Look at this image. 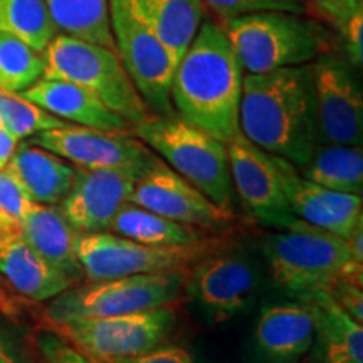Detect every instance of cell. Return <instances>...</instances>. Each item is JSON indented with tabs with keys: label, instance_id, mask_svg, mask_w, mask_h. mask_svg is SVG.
I'll list each match as a JSON object with an SVG mask.
<instances>
[{
	"label": "cell",
	"instance_id": "cell-35",
	"mask_svg": "<svg viewBox=\"0 0 363 363\" xmlns=\"http://www.w3.org/2000/svg\"><path fill=\"white\" fill-rule=\"evenodd\" d=\"M113 363H197L195 358L180 347L152 348V350L140 353L135 357L118 358Z\"/></svg>",
	"mask_w": 363,
	"mask_h": 363
},
{
	"label": "cell",
	"instance_id": "cell-19",
	"mask_svg": "<svg viewBox=\"0 0 363 363\" xmlns=\"http://www.w3.org/2000/svg\"><path fill=\"white\" fill-rule=\"evenodd\" d=\"M316 311L311 303L289 301L261 311L254 330L257 348L274 363H294L315 343Z\"/></svg>",
	"mask_w": 363,
	"mask_h": 363
},
{
	"label": "cell",
	"instance_id": "cell-25",
	"mask_svg": "<svg viewBox=\"0 0 363 363\" xmlns=\"http://www.w3.org/2000/svg\"><path fill=\"white\" fill-rule=\"evenodd\" d=\"M108 233L145 246L158 247L194 246L203 242V234L195 227L165 219L130 202L120 208Z\"/></svg>",
	"mask_w": 363,
	"mask_h": 363
},
{
	"label": "cell",
	"instance_id": "cell-3",
	"mask_svg": "<svg viewBox=\"0 0 363 363\" xmlns=\"http://www.w3.org/2000/svg\"><path fill=\"white\" fill-rule=\"evenodd\" d=\"M262 252L276 288L299 301L330 294L342 279L363 286V264L353 261L347 240L301 219L271 234Z\"/></svg>",
	"mask_w": 363,
	"mask_h": 363
},
{
	"label": "cell",
	"instance_id": "cell-21",
	"mask_svg": "<svg viewBox=\"0 0 363 363\" xmlns=\"http://www.w3.org/2000/svg\"><path fill=\"white\" fill-rule=\"evenodd\" d=\"M6 170L30 201L43 206H56L65 201L76 177L74 167L30 143L17 145Z\"/></svg>",
	"mask_w": 363,
	"mask_h": 363
},
{
	"label": "cell",
	"instance_id": "cell-14",
	"mask_svg": "<svg viewBox=\"0 0 363 363\" xmlns=\"http://www.w3.org/2000/svg\"><path fill=\"white\" fill-rule=\"evenodd\" d=\"M185 288L207 318L224 323L246 311L252 303L257 272L242 254H212L192 266Z\"/></svg>",
	"mask_w": 363,
	"mask_h": 363
},
{
	"label": "cell",
	"instance_id": "cell-13",
	"mask_svg": "<svg viewBox=\"0 0 363 363\" xmlns=\"http://www.w3.org/2000/svg\"><path fill=\"white\" fill-rule=\"evenodd\" d=\"M227 155L233 185L247 214L261 225L289 229L298 217L284 195L274 155L257 148L242 133L227 143Z\"/></svg>",
	"mask_w": 363,
	"mask_h": 363
},
{
	"label": "cell",
	"instance_id": "cell-23",
	"mask_svg": "<svg viewBox=\"0 0 363 363\" xmlns=\"http://www.w3.org/2000/svg\"><path fill=\"white\" fill-rule=\"evenodd\" d=\"M174 59L175 67L202 24V0H131Z\"/></svg>",
	"mask_w": 363,
	"mask_h": 363
},
{
	"label": "cell",
	"instance_id": "cell-30",
	"mask_svg": "<svg viewBox=\"0 0 363 363\" xmlns=\"http://www.w3.org/2000/svg\"><path fill=\"white\" fill-rule=\"evenodd\" d=\"M66 121L44 111L21 94L0 91V126L17 140L30 138L39 131L61 128Z\"/></svg>",
	"mask_w": 363,
	"mask_h": 363
},
{
	"label": "cell",
	"instance_id": "cell-8",
	"mask_svg": "<svg viewBox=\"0 0 363 363\" xmlns=\"http://www.w3.org/2000/svg\"><path fill=\"white\" fill-rule=\"evenodd\" d=\"M182 283L180 272L135 274L98 281L66 289L49 306L54 325L74 318H106L157 310L174 301Z\"/></svg>",
	"mask_w": 363,
	"mask_h": 363
},
{
	"label": "cell",
	"instance_id": "cell-18",
	"mask_svg": "<svg viewBox=\"0 0 363 363\" xmlns=\"http://www.w3.org/2000/svg\"><path fill=\"white\" fill-rule=\"evenodd\" d=\"M0 272L26 298L45 301L72 286L62 272L48 264L22 233V222L0 211Z\"/></svg>",
	"mask_w": 363,
	"mask_h": 363
},
{
	"label": "cell",
	"instance_id": "cell-39",
	"mask_svg": "<svg viewBox=\"0 0 363 363\" xmlns=\"http://www.w3.org/2000/svg\"><path fill=\"white\" fill-rule=\"evenodd\" d=\"M17 145H19V140L0 126V170L6 169Z\"/></svg>",
	"mask_w": 363,
	"mask_h": 363
},
{
	"label": "cell",
	"instance_id": "cell-38",
	"mask_svg": "<svg viewBox=\"0 0 363 363\" xmlns=\"http://www.w3.org/2000/svg\"><path fill=\"white\" fill-rule=\"evenodd\" d=\"M0 363H29L2 330H0Z\"/></svg>",
	"mask_w": 363,
	"mask_h": 363
},
{
	"label": "cell",
	"instance_id": "cell-32",
	"mask_svg": "<svg viewBox=\"0 0 363 363\" xmlns=\"http://www.w3.org/2000/svg\"><path fill=\"white\" fill-rule=\"evenodd\" d=\"M34 203L6 169L0 170V211L22 222Z\"/></svg>",
	"mask_w": 363,
	"mask_h": 363
},
{
	"label": "cell",
	"instance_id": "cell-1",
	"mask_svg": "<svg viewBox=\"0 0 363 363\" xmlns=\"http://www.w3.org/2000/svg\"><path fill=\"white\" fill-rule=\"evenodd\" d=\"M239 130L257 148L303 169L315 148L311 65L244 74Z\"/></svg>",
	"mask_w": 363,
	"mask_h": 363
},
{
	"label": "cell",
	"instance_id": "cell-2",
	"mask_svg": "<svg viewBox=\"0 0 363 363\" xmlns=\"http://www.w3.org/2000/svg\"><path fill=\"white\" fill-rule=\"evenodd\" d=\"M244 71L224 27L203 21L175 67L170 99L180 118L229 143L239 130Z\"/></svg>",
	"mask_w": 363,
	"mask_h": 363
},
{
	"label": "cell",
	"instance_id": "cell-15",
	"mask_svg": "<svg viewBox=\"0 0 363 363\" xmlns=\"http://www.w3.org/2000/svg\"><path fill=\"white\" fill-rule=\"evenodd\" d=\"M130 203L202 230L220 229L233 217L158 158L136 180Z\"/></svg>",
	"mask_w": 363,
	"mask_h": 363
},
{
	"label": "cell",
	"instance_id": "cell-5",
	"mask_svg": "<svg viewBox=\"0 0 363 363\" xmlns=\"http://www.w3.org/2000/svg\"><path fill=\"white\" fill-rule=\"evenodd\" d=\"M224 30L247 74L310 65L328 49L323 27L284 11L234 17L227 21Z\"/></svg>",
	"mask_w": 363,
	"mask_h": 363
},
{
	"label": "cell",
	"instance_id": "cell-7",
	"mask_svg": "<svg viewBox=\"0 0 363 363\" xmlns=\"http://www.w3.org/2000/svg\"><path fill=\"white\" fill-rule=\"evenodd\" d=\"M115 51L147 108L158 116L174 115L170 99L175 62L131 0H108Z\"/></svg>",
	"mask_w": 363,
	"mask_h": 363
},
{
	"label": "cell",
	"instance_id": "cell-20",
	"mask_svg": "<svg viewBox=\"0 0 363 363\" xmlns=\"http://www.w3.org/2000/svg\"><path fill=\"white\" fill-rule=\"evenodd\" d=\"M21 96L66 123L71 121L72 125L103 131H128L131 126L93 93L67 81L40 78Z\"/></svg>",
	"mask_w": 363,
	"mask_h": 363
},
{
	"label": "cell",
	"instance_id": "cell-27",
	"mask_svg": "<svg viewBox=\"0 0 363 363\" xmlns=\"http://www.w3.org/2000/svg\"><path fill=\"white\" fill-rule=\"evenodd\" d=\"M56 30L115 51L108 0H44Z\"/></svg>",
	"mask_w": 363,
	"mask_h": 363
},
{
	"label": "cell",
	"instance_id": "cell-16",
	"mask_svg": "<svg viewBox=\"0 0 363 363\" xmlns=\"http://www.w3.org/2000/svg\"><path fill=\"white\" fill-rule=\"evenodd\" d=\"M147 170L76 169L69 194L61 202L62 214L81 234L104 233L120 208L130 202L136 180Z\"/></svg>",
	"mask_w": 363,
	"mask_h": 363
},
{
	"label": "cell",
	"instance_id": "cell-22",
	"mask_svg": "<svg viewBox=\"0 0 363 363\" xmlns=\"http://www.w3.org/2000/svg\"><path fill=\"white\" fill-rule=\"evenodd\" d=\"M22 233L29 246L54 269L72 283L81 278L83 269L74 249L79 233L67 222L61 208L34 203L22 219Z\"/></svg>",
	"mask_w": 363,
	"mask_h": 363
},
{
	"label": "cell",
	"instance_id": "cell-24",
	"mask_svg": "<svg viewBox=\"0 0 363 363\" xmlns=\"http://www.w3.org/2000/svg\"><path fill=\"white\" fill-rule=\"evenodd\" d=\"M316 311L315 340L321 363H363V326L330 294L310 301Z\"/></svg>",
	"mask_w": 363,
	"mask_h": 363
},
{
	"label": "cell",
	"instance_id": "cell-40",
	"mask_svg": "<svg viewBox=\"0 0 363 363\" xmlns=\"http://www.w3.org/2000/svg\"><path fill=\"white\" fill-rule=\"evenodd\" d=\"M347 244L348 249H350L353 261L363 264V224H360L355 230H353L350 238L347 239Z\"/></svg>",
	"mask_w": 363,
	"mask_h": 363
},
{
	"label": "cell",
	"instance_id": "cell-11",
	"mask_svg": "<svg viewBox=\"0 0 363 363\" xmlns=\"http://www.w3.org/2000/svg\"><path fill=\"white\" fill-rule=\"evenodd\" d=\"M174 321V313L163 306L121 316L74 318L56 326L88 355L115 362L155 348Z\"/></svg>",
	"mask_w": 363,
	"mask_h": 363
},
{
	"label": "cell",
	"instance_id": "cell-17",
	"mask_svg": "<svg viewBox=\"0 0 363 363\" xmlns=\"http://www.w3.org/2000/svg\"><path fill=\"white\" fill-rule=\"evenodd\" d=\"M281 185L289 207L298 219L320 227L347 240L363 224L362 195L328 190L301 177L296 167L284 158L274 157Z\"/></svg>",
	"mask_w": 363,
	"mask_h": 363
},
{
	"label": "cell",
	"instance_id": "cell-36",
	"mask_svg": "<svg viewBox=\"0 0 363 363\" xmlns=\"http://www.w3.org/2000/svg\"><path fill=\"white\" fill-rule=\"evenodd\" d=\"M342 35L347 40L348 59L353 67H362L363 62V9L345 26Z\"/></svg>",
	"mask_w": 363,
	"mask_h": 363
},
{
	"label": "cell",
	"instance_id": "cell-10",
	"mask_svg": "<svg viewBox=\"0 0 363 363\" xmlns=\"http://www.w3.org/2000/svg\"><path fill=\"white\" fill-rule=\"evenodd\" d=\"M315 93V147H362L363 96L353 66L337 54H323L311 65Z\"/></svg>",
	"mask_w": 363,
	"mask_h": 363
},
{
	"label": "cell",
	"instance_id": "cell-28",
	"mask_svg": "<svg viewBox=\"0 0 363 363\" xmlns=\"http://www.w3.org/2000/svg\"><path fill=\"white\" fill-rule=\"evenodd\" d=\"M0 33L44 52L57 30L44 0H0Z\"/></svg>",
	"mask_w": 363,
	"mask_h": 363
},
{
	"label": "cell",
	"instance_id": "cell-31",
	"mask_svg": "<svg viewBox=\"0 0 363 363\" xmlns=\"http://www.w3.org/2000/svg\"><path fill=\"white\" fill-rule=\"evenodd\" d=\"M202 4L227 21L266 11H284L299 16L305 12V7L299 0H202Z\"/></svg>",
	"mask_w": 363,
	"mask_h": 363
},
{
	"label": "cell",
	"instance_id": "cell-34",
	"mask_svg": "<svg viewBox=\"0 0 363 363\" xmlns=\"http://www.w3.org/2000/svg\"><path fill=\"white\" fill-rule=\"evenodd\" d=\"M363 286L353 283L350 279H342L331 288L330 296L338 303L340 308L350 315L353 320L363 321Z\"/></svg>",
	"mask_w": 363,
	"mask_h": 363
},
{
	"label": "cell",
	"instance_id": "cell-6",
	"mask_svg": "<svg viewBox=\"0 0 363 363\" xmlns=\"http://www.w3.org/2000/svg\"><path fill=\"white\" fill-rule=\"evenodd\" d=\"M43 56V78L67 81L89 91L133 126L150 118L147 104L113 49L56 34Z\"/></svg>",
	"mask_w": 363,
	"mask_h": 363
},
{
	"label": "cell",
	"instance_id": "cell-12",
	"mask_svg": "<svg viewBox=\"0 0 363 363\" xmlns=\"http://www.w3.org/2000/svg\"><path fill=\"white\" fill-rule=\"evenodd\" d=\"M29 143L86 170H147L157 160L152 150L128 131H103L67 123L61 128L39 131L30 136Z\"/></svg>",
	"mask_w": 363,
	"mask_h": 363
},
{
	"label": "cell",
	"instance_id": "cell-26",
	"mask_svg": "<svg viewBox=\"0 0 363 363\" xmlns=\"http://www.w3.org/2000/svg\"><path fill=\"white\" fill-rule=\"evenodd\" d=\"M303 177L313 184L343 194L363 192V152L362 147L347 145H316Z\"/></svg>",
	"mask_w": 363,
	"mask_h": 363
},
{
	"label": "cell",
	"instance_id": "cell-29",
	"mask_svg": "<svg viewBox=\"0 0 363 363\" xmlns=\"http://www.w3.org/2000/svg\"><path fill=\"white\" fill-rule=\"evenodd\" d=\"M44 56L21 39L0 33V91L24 93L44 76Z\"/></svg>",
	"mask_w": 363,
	"mask_h": 363
},
{
	"label": "cell",
	"instance_id": "cell-4",
	"mask_svg": "<svg viewBox=\"0 0 363 363\" xmlns=\"http://www.w3.org/2000/svg\"><path fill=\"white\" fill-rule=\"evenodd\" d=\"M133 133L217 207L233 214V177L227 145L179 116H150Z\"/></svg>",
	"mask_w": 363,
	"mask_h": 363
},
{
	"label": "cell",
	"instance_id": "cell-37",
	"mask_svg": "<svg viewBox=\"0 0 363 363\" xmlns=\"http://www.w3.org/2000/svg\"><path fill=\"white\" fill-rule=\"evenodd\" d=\"M49 363H89L81 353L71 350L67 347H59L54 345L52 348H48Z\"/></svg>",
	"mask_w": 363,
	"mask_h": 363
},
{
	"label": "cell",
	"instance_id": "cell-33",
	"mask_svg": "<svg viewBox=\"0 0 363 363\" xmlns=\"http://www.w3.org/2000/svg\"><path fill=\"white\" fill-rule=\"evenodd\" d=\"M313 6L323 19L343 33L345 26L358 11L363 9V0H311Z\"/></svg>",
	"mask_w": 363,
	"mask_h": 363
},
{
	"label": "cell",
	"instance_id": "cell-9",
	"mask_svg": "<svg viewBox=\"0 0 363 363\" xmlns=\"http://www.w3.org/2000/svg\"><path fill=\"white\" fill-rule=\"evenodd\" d=\"M76 257L91 283L135 274L179 272L208 256L206 244L179 247L145 246L113 233H88L76 238Z\"/></svg>",
	"mask_w": 363,
	"mask_h": 363
}]
</instances>
